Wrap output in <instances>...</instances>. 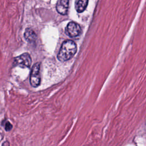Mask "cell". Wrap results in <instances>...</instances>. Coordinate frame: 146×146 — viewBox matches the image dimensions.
I'll return each mask as SVG.
<instances>
[{
	"label": "cell",
	"instance_id": "277c9868",
	"mask_svg": "<svg viewBox=\"0 0 146 146\" xmlns=\"http://www.w3.org/2000/svg\"><path fill=\"white\" fill-rule=\"evenodd\" d=\"M65 33L70 38H75L80 35L82 29L78 23L74 22H70L66 27Z\"/></svg>",
	"mask_w": 146,
	"mask_h": 146
},
{
	"label": "cell",
	"instance_id": "9c48e42d",
	"mask_svg": "<svg viewBox=\"0 0 146 146\" xmlns=\"http://www.w3.org/2000/svg\"><path fill=\"white\" fill-rule=\"evenodd\" d=\"M2 146H10V143L8 141H5L2 143Z\"/></svg>",
	"mask_w": 146,
	"mask_h": 146
},
{
	"label": "cell",
	"instance_id": "3957f363",
	"mask_svg": "<svg viewBox=\"0 0 146 146\" xmlns=\"http://www.w3.org/2000/svg\"><path fill=\"white\" fill-rule=\"evenodd\" d=\"M31 63V58L30 54L25 52L14 58L13 65L21 68H29Z\"/></svg>",
	"mask_w": 146,
	"mask_h": 146
},
{
	"label": "cell",
	"instance_id": "ba28073f",
	"mask_svg": "<svg viewBox=\"0 0 146 146\" xmlns=\"http://www.w3.org/2000/svg\"><path fill=\"white\" fill-rule=\"evenodd\" d=\"M2 125L4 127L6 131H10L13 128L12 124L7 120H4L2 121Z\"/></svg>",
	"mask_w": 146,
	"mask_h": 146
},
{
	"label": "cell",
	"instance_id": "8992f818",
	"mask_svg": "<svg viewBox=\"0 0 146 146\" xmlns=\"http://www.w3.org/2000/svg\"><path fill=\"white\" fill-rule=\"evenodd\" d=\"M24 38L29 43H34L36 40L37 35L32 29L27 28L24 33Z\"/></svg>",
	"mask_w": 146,
	"mask_h": 146
},
{
	"label": "cell",
	"instance_id": "52a82bcc",
	"mask_svg": "<svg viewBox=\"0 0 146 146\" xmlns=\"http://www.w3.org/2000/svg\"><path fill=\"white\" fill-rule=\"evenodd\" d=\"M88 0H76L75 8L77 12L82 13L86 9Z\"/></svg>",
	"mask_w": 146,
	"mask_h": 146
},
{
	"label": "cell",
	"instance_id": "5b68a950",
	"mask_svg": "<svg viewBox=\"0 0 146 146\" xmlns=\"http://www.w3.org/2000/svg\"><path fill=\"white\" fill-rule=\"evenodd\" d=\"M69 0H58L56 5L57 12L63 15L67 14L68 10Z\"/></svg>",
	"mask_w": 146,
	"mask_h": 146
},
{
	"label": "cell",
	"instance_id": "7a4b0ae2",
	"mask_svg": "<svg viewBox=\"0 0 146 146\" xmlns=\"http://www.w3.org/2000/svg\"><path fill=\"white\" fill-rule=\"evenodd\" d=\"M40 63L37 62L35 63L31 71L30 75V83L32 87H38L41 82V76L40 74Z\"/></svg>",
	"mask_w": 146,
	"mask_h": 146
},
{
	"label": "cell",
	"instance_id": "6da1fadb",
	"mask_svg": "<svg viewBox=\"0 0 146 146\" xmlns=\"http://www.w3.org/2000/svg\"><path fill=\"white\" fill-rule=\"evenodd\" d=\"M76 51V44L72 40H66L63 42L57 55V58L62 62L67 61L75 55Z\"/></svg>",
	"mask_w": 146,
	"mask_h": 146
}]
</instances>
